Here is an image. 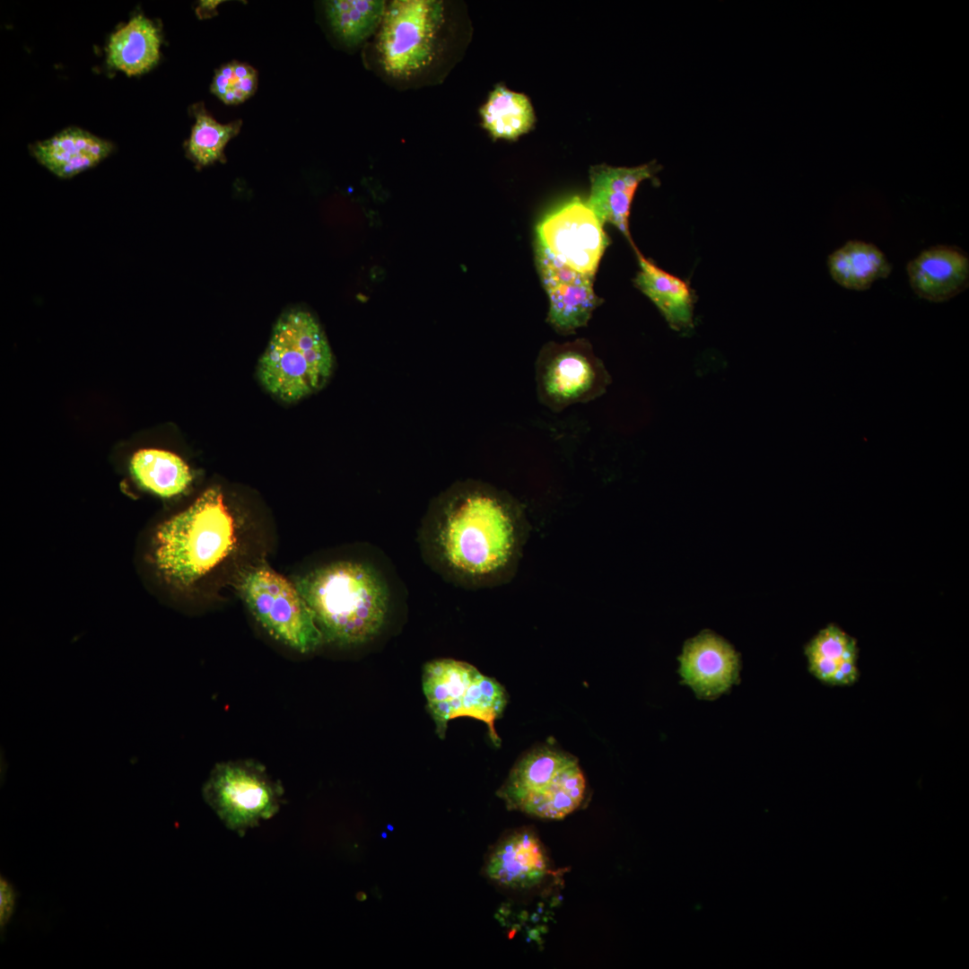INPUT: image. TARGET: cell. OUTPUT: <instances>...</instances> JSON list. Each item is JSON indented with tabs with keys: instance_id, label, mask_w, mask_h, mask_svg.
Masks as SVG:
<instances>
[{
	"instance_id": "cell-3",
	"label": "cell",
	"mask_w": 969,
	"mask_h": 969,
	"mask_svg": "<svg viewBox=\"0 0 969 969\" xmlns=\"http://www.w3.org/2000/svg\"><path fill=\"white\" fill-rule=\"evenodd\" d=\"M234 542V522L223 493L217 487L209 488L157 528L152 562L168 583L187 588L225 558Z\"/></svg>"
},
{
	"instance_id": "cell-27",
	"label": "cell",
	"mask_w": 969,
	"mask_h": 969,
	"mask_svg": "<svg viewBox=\"0 0 969 969\" xmlns=\"http://www.w3.org/2000/svg\"><path fill=\"white\" fill-rule=\"evenodd\" d=\"M17 894L13 886L5 879L0 880V925L4 928L12 918L16 905Z\"/></svg>"
},
{
	"instance_id": "cell-20",
	"label": "cell",
	"mask_w": 969,
	"mask_h": 969,
	"mask_svg": "<svg viewBox=\"0 0 969 969\" xmlns=\"http://www.w3.org/2000/svg\"><path fill=\"white\" fill-rule=\"evenodd\" d=\"M633 249L640 267L633 279L634 285L659 308L672 326L688 325L694 304L689 285L643 257L635 246Z\"/></svg>"
},
{
	"instance_id": "cell-17",
	"label": "cell",
	"mask_w": 969,
	"mask_h": 969,
	"mask_svg": "<svg viewBox=\"0 0 969 969\" xmlns=\"http://www.w3.org/2000/svg\"><path fill=\"white\" fill-rule=\"evenodd\" d=\"M113 149L109 141L76 127H66L30 147L36 161L60 179H70L93 168Z\"/></svg>"
},
{
	"instance_id": "cell-2",
	"label": "cell",
	"mask_w": 969,
	"mask_h": 969,
	"mask_svg": "<svg viewBox=\"0 0 969 969\" xmlns=\"http://www.w3.org/2000/svg\"><path fill=\"white\" fill-rule=\"evenodd\" d=\"M310 607L324 643L355 647L376 639L403 585L387 558L373 547L369 555L316 567L293 582Z\"/></svg>"
},
{
	"instance_id": "cell-25",
	"label": "cell",
	"mask_w": 969,
	"mask_h": 969,
	"mask_svg": "<svg viewBox=\"0 0 969 969\" xmlns=\"http://www.w3.org/2000/svg\"><path fill=\"white\" fill-rule=\"evenodd\" d=\"M191 111L195 124L186 143L187 153L198 166H206L222 159L226 144L239 134L242 121L219 123L202 103L193 105Z\"/></svg>"
},
{
	"instance_id": "cell-14",
	"label": "cell",
	"mask_w": 969,
	"mask_h": 969,
	"mask_svg": "<svg viewBox=\"0 0 969 969\" xmlns=\"http://www.w3.org/2000/svg\"><path fill=\"white\" fill-rule=\"evenodd\" d=\"M660 170L656 162L634 167H614L607 164L589 170L590 191L587 203L600 222L618 229L632 243L629 217L638 187L652 179Z\"/></svg>"
},
{
	"instance_id": "cell-12",
	"label": "cell",
	"mask_w": 969,
	"mask_h": 969,
	"mask_svg": "<svg viewBox=\"0 0 969 969\" xmlns=\"http://www.w3.org/2000/svg\"><path fill=\"white\" fill-rule=\"evenodd\" d=\"M535 258L549 301L546 321L563 335L573 334L585 327L602 301L593 288L594 276L563 263L537 240H535Z\"/></svg>"
},
{
	"instance_id": "cell-10",
	"label": "cell",
	"mask_w": 969,
	"mask_h": 969,
	"mask_svg": "<svg viewBox=\"0 0 969 969\" xmlns=\"http://www.w3.org/2000/svg\"><path fill=\"white\" fill-rule=\"evenodd\" d=\"M536 240L563 263L590 276L610 243L603 223L579 196L547 213L536 227Z\"/></svg>"
},
{
	"instance_id": "cell-11",
	"label": "cell",
	"mask_w": 969,
	"mask_h": 969,
	"mask_svg": "<svg viewBox=\"0 0 969 969\" xmlns=\"http://www.w3.org/2000/svg\"><path fill=\"white\" fill-rule=\"evenodd\" d=\"M423 691L436 733L445 738L448 722L458 717L479 720L490 701V679L471 664L437 659L423 669Z\"/></svg>"
},
{
	"instance_id": "cell-23",
	"label": "cell",
	"mask_w": 969,
	"mask_h": 969,
	"mask_svg": "<svg viewBox=\"0 0 969 969\" xmlns=\"http://www.w3.org/2000/svg\"><path fill=\"white\" fill-rule=\"evenodd\" d=\"M130 471L142 488L167 498L181 493L192 480L189 468L181 458L157 449L135 453Z\"/></svg>"
},
{
	"instance_id": "cell-26",
	"label": "cell",
	"mask_w": 969,
	"mask_h": 969,
	"mask_svg": "<svg viewBox=\"0 0 969 969\" xmlns=\"http://www.w3.org/2000/svg\"><path fill=\"white\" fill-rule=\"evenodd\" d=\"M257 86V70L246 63L231 61L215 71L210 90L224 104L236 105L250 98Z\"/></svg>"
},
{
	"instance_id": "cell-6",
	"label": "cell",
	"mask_w": 969,
	"mask_h": 969,
	"mask_svg": "<svg viewBox=\"0 0 969 969\" xmlns=\"http://www.w3.org/2000/svg\"><path fill=\"white\" fill-rule=\"evenodd\" d=\"M446 24L443 1L394 0L387 4L375 39L381 71L402 83L419 78L439 59Z\"/></svg>"
},
{
	"instance_id": "cell-9",
	"label": "cell",
	"mask_w": 969,
	"mask_h": 969,
	"mask_svg": "<svg viewBox=\"0 0 969 969\" xmlns=\"http://www.w3.org/2000/svg\"><path fill=\"white\" fill-rule=\"evenodd\" d=\"M537 397L552 411L587 403L601 396L609 376L589 343L577 339L563 344L548 343L536 363Z\"/></svg>"
},
{
	"instance_id": "cell-1",
	"label": "cell",
	"mask_w": 969,
	"mask_h": 969,
	"mask_svg": "<svg viewBox=\"0 0 969 969\" xmlns=\"http://www.w3.org/2000/svg\"><path fill=\"white\" fill-rule=\"evenodd\" d=\"M417 541L423 561L442 579L487 580L508 566L514 551L511 508L486 487L453 486L431 503Z\"/></svg>"
},
{
	"instance_id": "cell-13",
	"label": "cell",
	"mask_w": 969,
	"mask_h": 969,
	"mask_svg": "<svg viewBox=\"0 0 969 969\" xmlns=\"http://www.w3.org/2000/svg\"><path fill=\"white\" fill-rule=\"evenodd\" d=\"M550 867L540 837L532 827L523 826L499 838L487 853L483 872L498 886L526 890L541 884Z\"/></svg>"
},
{
	"instance_id": "cell-18",
	"label": "cell",
	"mask_w": 969,
	"mask_h": 969,
	"mask_svg": "<svg viewBox=\"0 0 969 969\" xmlns=\"http://www.w3.org/2000/svg\"><path fill=\"white\" fill-rule=\"evenodd\" d=\"M805 654L810 673L823 684L849 686L859 679L857 641L836 624L821 629L807 644Z\"/></svg>"
},
{
	"instance_id": "cell-8",
	"label": "cell",
	"mask_w": 969,
	"mask_h": 969,
	"mask_svg": "<svg viewBox=\"0 0 969 969\" xmlns=\"http://www.w3.org/2000/svg\"><path fill=\"white\" fill-rule=\"evenodd\" d=\"M240 590L250 612L277 641L301 653L324 643L314 615L294 583L261 567L244 577Z\"/></svg>"
},
{
	"instance_id": "cell-16",
	"label": "cell",
	"mask_w": 969,
	"mask_h": 969,
	"mask_svg": "<svg viewBox=\"0 0 969 969\" xmlns=\"http://www.w3.org/2000/svg\"><path fill=\"white\" fill-rule=\"evenodd\" d=\"M906 271L913 292L930 302L947 301L969 285V258L956 246L924 249L908 262Z\"/></svg>"
},
{
	"instance_id": "cell-15",
	"label": "cell",
	"mask_w": 969,
	"mask_h": 969,
	"mask_svg": "<svg viewBox=\"0 0 969 969\" xmlns=\"http://www.w3.org/2000/svg\"><path fill=\"white\" fill-rule=\"evenodd\" d=\"M679 660L684 682L700 697L719 695L738 677V654L727 642L709 632L686 642Z\"/></svg>"
},
{
	"instance_id": "cell-7",
	"label": "cell",
	"mask_w": 969,
	"mask_h": 969,
	"mask_svg": "<svg viewBox=\"0 0 969 969\" xmlns=\"http://www.w3.org/2000/svg\"><path fill=\"white\" fill-rule=\"evenodd\" d=\"M284 793L282 784L252 760L215 764L203 787L205 801L225 827L240 836L275 816Z\"/></svg>"
},
{
	"instance_id": "cell-21",
	"label": "cell",
	"mask_w": 969,
	"mask_h": 969,
	"mask_svg": "<svg viewBox=\"0 0 969 969\" xmlns=\"http://www.w3.org/2000/svg\"><path fill=\"white\" fill-rule=\"evenodd\" d=\"M831 277L840 286L852 291H866L872 284L889 276L892 265L874 244L849 240L828 256Z\"/></svg>"
},
{
	"instance_id": "cell-5",
	"label": "cell",
	"mask_w": 969,
	"mask_h": 969,
	"mask_svg": "<svg viewBox=\"0 0 969 969\" xmlns=\"http://www.w3.org/2000/svg\"><path fill=\"white\" fill-rule=\"evenodd\" d=\"M586 779L578 760L558 748H534L513 765L497 790L510 810L559 820L581 805Z\"/></svg>"
},
{
	"instance_id": "cell-19",
	"label": "cell",
	"mask_w": 969,
	"mask_h": 969,
	"mask_svg": "<svg viewBox=\"0 0 969 969\" xmlns=\"http://www.w3.org/2000/svg\"><path fill=\"white\" fill-rule=\"evenodd\" d=\"M161 45L162 37L154 22L137 14L109 37L107 65L127 76L144 74L159 62Z\"/></svg>"
},
{
	"instance_id": "cell-4",
	"label": "cell",
	"mask_w": 969,
	"mask_h": 969,
	"mask_svg": "<svg viewBox=\"0 0 969 969\" xmlns=\"http://www.w3.org/2000/svg\"><path fill=\"white\" fill-rule=\"evenodd\" d=\"M334 365L332 350L319 322L305 310H292L274 326L258 360L257 376L272 396L294 403L320 390Z\"/></svg>"
},
{
	"instance_id": "cell-22",
	"label": "cell",
	"mask_w": 969,
	"mask_h": 969,
	"mask_svg": "<svg viewBox=\"0 0 969 969\" xmlns=\"http://www.w3.org/2000/svg\"><path fill=\"white\" fill-rule=\"evenodd\" d=\"M483 127L494 140H516L533 127L536 116L529 99L498 83L480 109Z\"/></svg>"
},
{
	"instance_id": "cell-24",
	"label": "cell",
	"mask_w": 969,
	"mask_h": 969,
	"mask_svg": "<svg viewBox=\"0 0 969 969\" xmlns=\"http://www.w3.org/2000/svg\"><path fill=\"white\" fill-rule=\"evenodd\" d=\"M323 4L332 31L347 47H356L377 32L387 6L383 0H330Z\"/></svg>"
}]
</instances>
